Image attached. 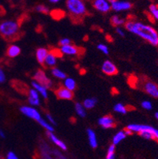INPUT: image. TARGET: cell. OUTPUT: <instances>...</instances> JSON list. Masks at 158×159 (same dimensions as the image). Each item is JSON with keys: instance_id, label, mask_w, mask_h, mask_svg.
<instances>
[{"instance_id": "cell-15", "label": "cell", "mask_w": 158, "mask_h": 159, "mask_svg": "<svg viewBox=\"0 0 158 159\" xmlns=\"http://www.w3.org/2000/svg\"><path fill=\"white\" fill-rule=\"evenodd\" d=\"M58 57L59 56H57L56 52H54V51H49L43 64L47 66V67H54L56 65V63H57Z\"/></svg>"}, {"instance_id": "cell-37", "label": "cell", "mask_w": 158, "mask_h": 159, "mask_svg": "<svg viewBox=\"0 0 158 159\" xmlns=\"http://www.w3.org/2000/svg\"><path fill=\"white\" fill-rule=\"evenodd\" d=\"M46 117H47V121H48V122L50 123L51 124H54V125H56V120L54 119V117L52 116L51 115V114L47 113V114H46Z\"/></svg>"}, {"instance_id": "cell-7", "label": "cell", "mask_w": 158, "mask_h": 159, "mask_svg": "<svg viewBox=\"0 0 158 159\" xmlns=\"http://www.w3.org/2000/svg\"><path fill=\"white\" fill-rule=\"evenodd\" d=\"M111 10L116 12L121 11H127L131 9L132 4L128 1H122V0H115L112 3H111Z\"/></svg>"}, {"instance_id": "cell-5", "label": "cell", "mask_w": 158, "mask_h": 159, "mask_svg": "<svg viewBox=\"0 0 158 159\" xmlns=\"http://www.w3.org/2000/svg\"><path fill=\"white\" fill-rule=\"evenodd\" d=\"M33 79L37 82L40 83V84L43 85L47 89L52 88V85H53L52 81L47 77V75H46L45 71L43 70H38L35 72L34 75H33Z\"/></svg>"}, {"instance_id": "cell-27", "label": "cell", "mask_w": 158, "mask_h": 159, "mask_svg": "<svg viewBox=\"0 0 158 159\" xmlns=\"http://www.w3.org/2000/svg\"><path fill=\"white\" fill-rule=\"evenodd\" d=\"M111 23L113 26H121V25L125 24V20L124 18H120L118 15H113L111 18Z\"/></svg>"}, {"instance_id": "cell-32", "label": "cell", "mask_w": 158, "mask_h": 159, "mask_svg": "<svg viewBox=\"0 0 158 159\" xmlns=\"http://www.w3.org/2000/svg\"><path fill=\"white\" fill-rule=\"evenodd\" d=\"M36 11L39 13H41V14H47L49 12V10L46 6L43 5V4H39L36 7Z\"/></svg>"}, {"instance_id": "cell-13", "label": "cell", "mask_w": 158, "mask_h": 159, "mask_svg": "<svg viewBox=\"0 0 158 159\" xmlns=\"http://www.w3.org/2000/svg\"><path fill=\"white\" fill-rule=\"evenodd\" d=\"M144 90L146 93L153 98H158V86L154 82H146L144 84Z\"/></svg>"}, {"instance_id": "cell-29", "label": "cell", "mask_w": 158, "mask_h": 159, "mask_svg": "<svg viewBox=\"0 0 158 159\" xmlns=\"http://www.w3.org/2000/svg\"><path fill=\"white\" fill-rule=\"evenodd\" d=\"M114 111L120 114H126L127 112H128V109H127V107L124 105V104L122 103H118L115 104L114 108H113Z\"/></svg>"}, {"instance_id": "cell-25", "label": "cell", "mask_w": 158, "mask_h": 159, "mask_svg": "<svg viewBox=\"0 0 158 159\" xmlns=\"http://www.w3.org/2000/svg\"><path fill=\"white\" fill-rule=\"evenodd\" d=\"M52 75L54 76L55 78L58 79H60V80H63L66 78V74L64 71H63L60 69L57 68V67H52Z\"/></svg>"}, {"instance_id": "cell-36", "label": "cell", "mask_w": 158, "mask_h": 159, "mask_svg": "<svg viewBox=\"0 0 158 159\" xmlns=\"http://www.w3.org/2000/svg\"><path fill=\"white\" fill-rule=\"evenodd\" d=\"M71 44V40H70L69 38H62L60 40H59V45L60 46H63V45H66V44Z\"/></svg>"}, {"instance_id": "cell-43", "label": "cell", "mask_w": 158, "mask_h": 159, "mask_svg": "<svg viewBox=\"0 0 158 159\" xmlns=\"http://www.w3.org/2000/svg\"><path fill=\"white\" fill-rule=\"evenodd\" d=\"M155 117H156V120H158V112L155 113Z\"/></svg>"}, {"instance_id": "cell-30", "label": "cell", "mask_w": 158, "mask_h": 159, "mask_svg": "<svg viewBox=\"0 0 158 159\" xmlns=\"http://www.w3.org/2000/svg\"><path fill=\"white\" fill-rule=\"evenodd\" d=\"M115 157V145L111 144L109 146L107 151L106 158L107 159H114Z\"/></svg>"}, {"instance_id": "cell-33", "label": "cell", "mask_w": 158, "mask_h": 159, "mask_svg": "<svg viewBox=\"0 0 158 159\" xmlns=\"http://www.w3.org/2000/svg\"><path fill=\"white\" fill-rule=\"evenodd\" d=\"M97 49L105 55H108V53H109V49H108V47L106 44H99L97 45Z\"/></svg>"}, {"instance_id": "cell-34", "label": "cell", "mask_w": 158, "mask_h": 159, "mask_svg": "<svg viewBox=\"0 0 158 159\" xmlns=\"http://www.w3.org/2000/svg\"><path fill=\"white\" fill-rule=\"evenodd\" d=\"M60 149H54V150H52V156H54V157H57V158H61V159H64L66 158L64 155H63L62 152L60 151Z\"/></svg>"}, {"instance_id": "cell-4", "label": "cell", "mask_w": 158, "mask_h": 159, "mask_svg": "<svg viewBox=\"0 0 158 159\" xmlns=\"http://www.w3.org/2000/svg\"><path fill=\"white\" fill-rule=\"evenodd\" d=\"M66 9L71 16L80 18L86 14V6L83 0H67Z\"/></svg>"}, {"instance_id": "cell-3", "label": "cell", "mask_w": 158, "mask_h": 159, "mask_svg": "<svg viewBox=\"0 0 158 159\" xmlns=\"http://www.w3.org/2000/svg\"><path fill=\"white\" fill-rule=\"evenodd\" d=\"M18 22L13 20L4 21L0 23V34L7 39L14 38L19 33Z\"/></svg>"}, {"instance_id": "cell-9", "label": "cell", "mask_w": 158, "mask_h": 159, "mask_svg": "<svg viewBox=\"0 0 158 159\" xmlns=\"http://www.w3.org/2000/svg\"><path fill=\"white\" fill-rule=\"evenodd\" d=\"M93 6L97 11L103 14L109 12L111 9V3L107 0H93Z\"/></svg>"}, {"instance_id": "cell-6", "label": "cell", "mask_w": 158, "mask_h": 159, "mask_svg": "<svg viewBox=\"0 0 158 159\" xmlns=\"http://www.w3.org/2000/svg\"><path fill=\"white\" fill-rule=\"evenodd\" d=\"M20 111L25 116L29 117V118L32 120H34L39 121L42 118L39 111L34 106H32V105H29V106L28 105H24V106H21L20 108Z\"/></svg>"}, {"instance_id": "cell-31", "label": "cell", "mask_w": 158, "mask_h": 159, "mask_svg": "<svg viewBox=\"0 0 158 159\" xmlns=\"http://www.w3.org/2000/svg\"><path fill=\"white\" fill-rule=\"evenodd\" d=\"M149 11H150V13L152 15V17L155 20L158 21V6L155 5V4H152L149 7Z\"/></svg>"}, {"instance_id": "cell-20", "label": "cell", "mask_w": 158, "mask_h": 159, "mask_svg": "<svg viewBox=\"0 0 158 159\" xmlns=\"http://www.w3.org/2000/svg\"><path fill=\"white\" fill-rule=\"evenodd\" d=\"M87 135H88V139H89V143L92 148L95 149L98 147V141L97 138L95 131L91 128L87 130Z\"/></svg>"}, {"instance_id": "cell-10", "label": "cell", "mask_w": 158, "mask_h": 159, "mask_svg": "<svg viewBox=\"0 0 158 159\" xmlns=\"http://www.w3.org/2000/svg\"><path fill=\"white\" fill-rule=\"evenodd\" d=\"M101 70L104 72L105 75H115L118 74V68L117 66H115V64L114 63H112L110 60H105V61L103 63L102 66H101Z\"/></svg>"}, {"instance_id": "cell-19", "label": "cell", "mask_w": 158, "mask_h": 159, "mask_svg": "<svg viewBox=\"0 0 158 159\" xmlns=\"http://www.w3.org/2000/svg\"><path fill=\"white\" fill-rule=\"evenodd\" d=\"M49 52V50L46 48H39L36 52V58L37 60L40 64H43L44 60L47 57V54Z\"/></svg>"}, {"instance_id": "cell-2", "label": "cell", "mask_w": 158, "mask_h": 159, "mask_svg": "<svg viewBox=\"0 0 158 159\" xmlns=\"http://www.w3.org/2000/svg\"><path fill=\"white\" fill-rule=\"evenodd\" d=\"M126 128L132 131V133H138L139 135L146 139L158 140V130L150 125L130 124L127 125Z\"/></svg>"}, {"instance_id": "cell-38", "label": "cell", "mask_w": 158, "mask_h": 159, "mask_svg": "<svg viewBox=\"0 0 158 159\" xmlns=\"http://www.w3.org/2000/svg\"><path fill=\"white\" fill-rule=\"evenodd\" d=\"M7 159H17L18 157H17V154H16L15 153L13 152V151H10V152L7 153Z\"/></svg>"}, {"instance_id": "cell-12", "label": "cell", "mask_w": 158, "mask_h": 159, "mask_svg": "<svg viewBox=\"0 0 158 159\" xmlns=\"http://www.w3.org/2000/svg\"><path fill=\"white\" fill-rule=\"evenodd\" d=\"M56 94L59 99L72 100L74 98V91L70 90L66 87H59L56 90Z\"/></svg>"}, {"instance_id": "cell-23", "label": "cell", "mask_w": 158, "mask_h": 159, "mask_svg": "<svg viewBox=\"0 0 158 159\" xmlns=\"http://www.w3.org/2000/svg\"><path fill=\"white\" fill-rule=\"evenodd\" d=\"M127 135H126L125 131H118V132L115 134L114 136H113L112 138V143L114 144V145H118L119 143H120V142L123 141L124 139H125L126 137H127Z\"/></svg>"}, {"instance_id": "cell-39", "label": "cell", "mask_w": 158, "mask_h": 159, "mask_svg": "<svg viewBox=\"0 0 158 159\" xmlns=\"http://www.w3.org/2000/svg\"><path fill=\"white\" fill-rule=\"evenodd\" d=\"M6 81V75L4 70L0 67V83H2Z\"/></svg>"}, {"instance_id": "cell-44", "label": "cell", "mask_w": 158, "mask_h": 159, "mask_svg": "<svg viewBox=\"0 0 158 159\" xmlns=\"http://www.w3.org/2000/svg\"><path fill=\"white\" fill-rule=\"evenodd\" d=\"M107 1H108V2H109L110 3H112V2H114V1H115V0H107Z\"/></svg>"}, {"instance_id": "cell-16", "label": "cell", "mask_w": 158, "mask_h": 159, "mask_svg": "<svg viewBox=\"0 0 158 159\" xmlns=\"http://www.w3.org/2000/svg\"><path fill=\"white\" fill-rule=\"evenodd\" d=\"M32 86L38 92L39 94L42 98H44V99H47L48 98V91H47L48 89L47 87H45L43 85L40 84V83L37 82L36 81H33L32 82Z\"/></svg>"}, {"instance_id": "cell-41", "label": "cell", "mask_w": 158, "mask_h": 159, "mask_svg": "<svg viewBox=\"0 0 158 159\" xmlns=\"http://www.w3.org/2000/svg\"><path fill=\"white\" fill-rule=\"evenodd\" d=\"M0 137H1V138H3V139L6 137L5 132H4L2 130H0Z\"/></svg>"}, {"instance_id": "cell-42", "label": "cell", "mask_w": 158, "mask_h": 159, "mask_svg": "<svg viewBox=\"0 0 158 159\" xmlns=\"http://www.w3.org/2000/svg\"><path fill=\"white\" fill-rule=\"evenodd\" d=\"M49 1H50V2H52V3H58L60 0H49Z\"/></svg>"}, {"instance_id": "cell-24", "label": "cell", "mask_w": 158, "mask_h": 159, "mask_svg": "<svg viewBox=\"0 0 158 159\" xmlns=\"http://www.w3.org/2000/svg\"><path fill=\"white\" fill-rule=\"evenodd\" d=\"M75 112H76L77 115L79 117H82V118H84L86 116V108L84 107L83 104L79 103V102H77L75 104Z\"/></svg>"}, {"instance_id": "cell-40", "label": "cell", "mask_w": 158, "mask_h": 159, "mask_svg": "<svg viewBox=\"0 0 158 159\" xmlns=\"http://www.w3.org/2000/svg\"><path fill=\"white\" fill-rule=\"evenodd\" d=\"M115 32H116L117 34H118V35H120V37H124V35H125V33H124V30H123L122 28H120V26L116 27Z\"/></svg>"}, {"instance_id": "cell-8", "label": "cell", "mask_w": 158, "mask_h": 159, "mask_svg": "<svg viewBox=\"0 0 158 159\" xmlns=\"http://www.w3.org/2000/svg\"><path fill=\"white\" fill-rule=\"evenodd\" d=\"M59 51L62 55L68 56H75L80 54V48L72 44L61 46Z\"/></svg>"}, {"instance_id": "cell-22", "label": "cell", "mask_w": 158, "mask_h": 159, "mask_svg": "<svg viewBox=\"0 0 158 159\" xmlns=\"http://www.w3.org/2000/svg\"><path fill=\"white\" fill-rule=\"evenodd\" d=\"M63 80H64V82H63V86L64 87H66V89H70V90L71 91L75 90V89L77 87V83L74 79H72V78L66 77Z\"/></svg>"}, {"instance_id": "cell-11", "label": "cell", "mask_w": 158, "mask_h": 159, "mask_svg": "<svg viewBox=\"0 0 158 159\" xmlns=\"http://www.w3.org/2000/svg\"><path fill=\"white\" fill-rule=\"evenodd\" d=\"M98 124L101 127H102L104 129H110V128H112L115 127V123L113 117L111 116L107 115L101 117L99 120H98Z\"/></svg>"}, {"instance_id": "cell-14", "label": "cell", "mask_w": 158, "mask_h": 159, "mask_svg": "<svg viewBox=\"0 0 158 159\" xmlns=\"http://www.w3.org/2000/svg\"><path fill=\"white\" fill-rule=\"evenodd\" d=\"M40 96L39 93L37 92L34 88L33 89H30L29 91L28 94V102L29 104L32 106H38L40 103Z\"/></svg>"}, {"instance_id": "cell-18", "label": "cell", "mask_w": 158, "mask_h": 159, "mask_svg": "<svg viewBox=\"0 0 158 159\" xmlns=\"http://www.w3.org/2000/svg\"><path fill=\"white\" fill-rule=\"evenodd\" d=\"M48 133V138L50 139L51 141L59 149H60L61 150H67V147H66V144L64 142L62 141L61 139H59L56 135H55L53 132H47Z\"/></svg>"}, {"instance_id": "cell-21", "label": "cell", "mask_w": 158, "mask_h": 159, "mask_svg": "<svg viewBox=\"0 0 158 159\" xmlns=\"http://www.w3.org/2000/svg\"><path fill=\"white\" fill-rule=\"evenodd\" d=\"M7 54L10 58H15L21 54V48L17 44H11L7 48Z\"/></svg>"}, {"instance_id": "cell-17", "label": "cell", "mask_w": 158, "mask_h": 159, "mask_svg": "<svg viewBox=\"0 0 158 159\" xmlns=\"http://www.w3.org/2000/svg\"><path fill=\"white\" fill-rule=\"evenodd\" d=\"M40 154L43 158L50 159L52 157V150L46 143H41L40 146Z\"/></svg>"}, {"instance_id": "cell-1", "label": "cell", "mask_w": 158, "mask_h": 159, "mask_svg": "<svg viewBox=\"0 0 158 159\" xmlns=\"http://www.w3.org/2000/svg\"><path fill=\"white\" fill-rule=\"evenodd\" d=\"M125 28L127 31L141 37L152 45H158V33L151 25L138 21H128L125 22Z\"/></svg>"}, {"instance_id": "cell-26", "label": "cell", "mask_w": 158, "mask_h": 159, "mask_svg": "<svg viewBox=\"0 0 158 159\" xmlns=\"http://www.w3.org/2000/svg\"><path fill=\"white\" fill-rule=\"evenodd\" d=\"M97 103V98H86L83 102V105L86 109H92L94 107L96 106Z\"/></svg>"}, {"instance_id": "cell-35", "label": "cell", "mask_w": 158, "mask_h": 159, "mask_svg": "<svg viewBox=\"0 0 158 159\" xmlns=\"http://www.w3.org/2000/svg\"><path fill=\"white\" fill-rule=\"evenodd\" d=\"M142 107L146 110H151L153 108V105L150 101H143L141 104Z\"/></svg>"}, {"instance_id": "cell-28", "label": "cell", "mask_w": 158, "mask_h": 159, "mask_svg": "<svg viewBox=\"0 0 158 159\" xmlns=\"http://www.w3.org/2000/svg\"><path fill=\"white\" fill-rule=\"evenodd\" d=\"M37 122H38L39 124L47 131V132H54V128H53V126H52L48 121H46L45 120H43V118H41V119L39 121H37Z\"/></svg>"}]
</instances>
